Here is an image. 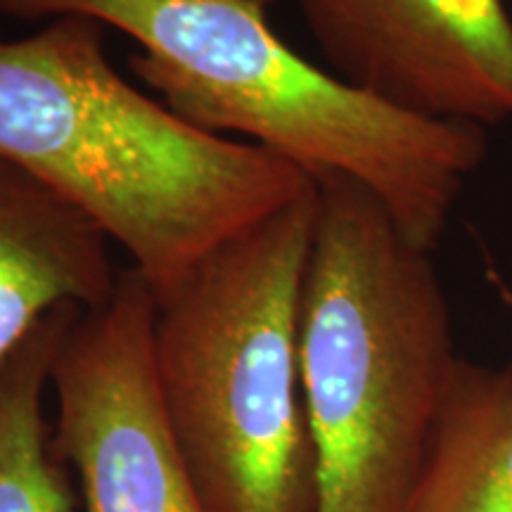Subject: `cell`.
Returning a JSON list of instances; mask_svg holds the SVG:
<instances>
[{
	"label": "cell",
	"instance_id": "cell-5",
	"mask_svg": "<svg viewBox=\"0 0 512 512\" xmlns=\"http://www.w3.org/2000/svg\"><path fill=\"white\" fill-rule=\"evenodd\" d=\"M155 318V292L128 266L57 347L53 446L83 512H209L159 392Z\"/></svg>",
	"mask_w": 512,
	"mask_h": 512
},
{
	"label": "cell",
	"instance_id": "cell-1",
	"mask_svg": "<svg viewBox=\"0 0 512 512\" xmlns=\"http://www.w3.org/2000/svg\"><path fill=\"white\" fill-rule=\"evenodd\" d=\"M107 31L64 15L0 36V157L86 214L162 299L316 178L140 91L107 55Z\"/></svg>",
	"mask_w": 512,
	"mask_h": 512
},
{
	"label": "cell",
	"instance_id": "cell-7",
	"mask_svg": "<svg viewBox=\"0 0 512 512\" xmlns=\"http://www.w3.org/2000/svg\"><path fill=\"white\" fill-rule=\"evenodd\" d=\"M119 275L86 214L0 157V377L43 320L62 306L100 309Z\"/></svg>",
	"mask_w": 512,
	"mask_h": 512
},
{
	"label": "cell",
	"instance_id": "cell-3",
	"mask_svg": "<svg viewBox=\"0 0 512 512\" xmlns=\"http://www.w3.org/2000/svg\"><path fill=\"white\" fill-rule=\"evenodd\" d=\"M427 252L361 185L318 181L299 302L316 512H408L460 366Z\"/></svg>",
	"mask_w": 512,
	"mask_h": 512
},
{
	"label": "cell",
	"instance_id": "cell-2",
	"mask_svg": "<svg viewBox=\"0 0 512 512\" xmlns=\"http://www.w3.org/2000/svg\"><path fill=\"white\" fill-rule=\"evenodd\" d=\"M0 15L98 19L136 43L128 67L178 117L316 181L349 178L427 252L489 155L486 128L403 112L306 60L273 29L268 0H0Z\"/></svg>",
	"mask_w": 512,
	"mask_h": 512
},
{
	"label": "cell",
	"instance_id": "cell-8",
	"mask_svg": "<svg viewBox=\"0 0 512 512\" xmlns=\"http://www.w3.org/2000/svg\"><path fill=\"white\" fill-rule=\"evenodd\" d=\"M408 512H512V363L460 361Z\"/></svg>",
	"mask_w": 512,
	"mask_h": 512
},
{
	"label": "cell",
	"instance_id": "cell-4",
	"mask_svg": "<svg viewBox=\"0 0 512 512\" xmlns=\"http://www.w3.org/2000/svg\"><path fill=\"white\" fill-rule=\"evenodd\" d=\"M316 204L318 181L157 299L159 392L209 512H316L299 368Z\"/></svg>",
	"mask_w": 512,
	"mask_h": 512
},
{
	"label": "cell",
	"instance_id": "cell-9",
	"mask_svg": "<svg viewBox=\"0 0 512 512\" xmlns=\"http://www.w3.org/2000/svg\"><path fill=\"white\" fill-rule=\"evenodd\" d=\"M79 313L76 306H62L43 320L0 377V512L79 508V491L57 458L46 418L57 347Z\"/></svg>",
	"mask_w": 512,
	"mask_h": 512
},
{
	"label": "cell",
	"instance_id": "cell-6",
	"mask_svg": "<svg viewBox=\"0 0 512 512\" xmlns=\"http://www.w3.org/2000/svg\"><path fill=\"white\" fill-rule=\"evenodd\" d=\"M332 72L418 117L512 121V17L503 0H299Z\"/></svg>",
	"mask_w": 512,
	"mask_h": 512
}]
</instances>
